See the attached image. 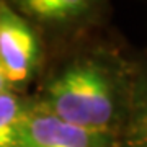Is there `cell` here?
I'll return each mask as SVG.
<instances>
[{
  "instance_id": "2",
  "label": "cell",
  "mask_w": 147,
  "mask_h": 147,
  "mask_svg": "<svg viewBox=\"0 0 147 147\" xmlns=\"http://www.w3.org/2000/svg\"><path fill=\"white\" fill-rule=\"evenodd\" d=\"M0 62L16 93L36 79L42 62V44L34 26L7 0H0Z\"/></svg>"
},
{
  "instance_id": "7",
  "label": "cell",
  "mask_w": 147,
  "mask_h": 147,
  "mask_svg": "<svg viewBox=\"0 0 147 147\" xmlns=\"http://www.w3.org/2000/svg\"><path fill=\"white\" fill-rule=\"evenodd\" d=\"M11 92H13V90H11L8 80H7L3 65H2V62H0V96H2V95H7V93H11Z\"/></svg>"
},
{
  "instance_id": "1",
  "label": "cell",
  "mask_w": 147,
  "mask_h": 147,
  "mask_svg": "<svg viewBox=\"0 0 147 147\" xmlns=\"http://www.w3.org/2000/svg\"><path fill=\"white\" fill-rule=\"evenodd\" d=\"M132 75L134 56L95 41L69 54L47 75L34 101L67 123L116 137L127 113Z\"/></svg>"
},
{
  "instance_id": "6",
  "label": "cell",
  "mask_w": 147,
  "mask_h": 147,
  "mask_svg": "<svg viewBox=\"0 0 147 147\" xmlns=\"http://www.w3.org/2000/svg\"><path fill=\"white\" fill-rule=\"evenodd\" d=\"M31 98L16 92L0 96V147H16L21 119L30 106Z\"/></svg>"
},
{
  "instance_id": "4",
  "label": "cell",
  "mask_w": 147,
  "mask_h": 147,
  "mask_svg": "<svg viewBox=\"0 0 147 147\" xmlns=\"http://www.w3.org/2000/svg\"><path fill=\"white\" fill-rule=\"evenodd\" d=\"M31 25L61 33H80L101 18L108 0H7Z\"/></svg>"
},
{
  "instance_id": "5",
  "label": "cell",
  "mask_w": 147,
  "mask_h": 147,
  "mask_svg": "<svg viewBox=\"0 0 147 147\" xmlns=\"http://www.w3.org/2000/svg\"><path fill=\"white\" fill-rule=\"evenodd\" d=\"M116 147H147V51L134 56L131 98Z\"/></svg>"
},
{
  "instance_id": "3",
  "label": "cell",
  "mask_w": 147,
  "mask_h": 147,
  "mask_svg": "<svg viewBox=\"0 0 147 147\" xmlns=\"http://www.w3.org/2000/svg\"><path fill=\"white\" fill-rule=\"evenodd\" d=\"M16 147H116V137L61 119L31 98Z\"/></svg>"
}]
</instances>
